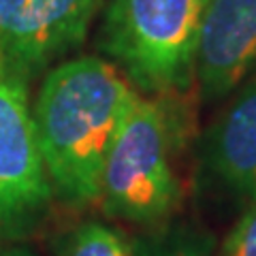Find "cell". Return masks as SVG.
Instances as JSON below:
<instances>
[{"label": "cell", "instance_id": "cell-1", "mask_svg": "<svg viewBox=\"0 0 256 256\" xmlns=\"http://www.w3.org/2000/svg\"><path fill=\"white\" fill-rule=\"evenodd\" d=\"M137 90L111 62L68 58L47 70L32 118L52 190L70 205L100 201V175Z\"/></svg>", "mask_w": 256, "mask_h": 256}, {"label": "cell", "instance_id": "cell-2", "mask_svg": "<svg viewBox=\"0 0 256 256\" xmlns=\"http://www.w3.org/2000/svg\"><path fill=\"white\" fill-rule=\"evenodd\" d=\"M207 0H109L105 50L148 94L182 92L194 82Z\"/></svg>", "mask_w": 256, "mask_h": 256}, {"label": "cell", "instance_id": "cell-3", "mask_svg": "<svg viewBox=\"0 0 256 256\" xmlns=\"http://www.w3.org/2000/svg\"><path fill=\"white\" fill-rule=\"evenodd\" d=\"M180 198L164 114L137 92L102 164L100 203L114 218L156 224L178 210Z\"/></svg>", "mask_w": 256, "mask_h": 256}, {"label": "cell", "instance_id": "cell-4", "mask_svg": "<svg viewBox=\"0 0 256 256\" xmlns=\"http://www.w3.org/2000/svg\"><path fill=\"white\" fill-rule=\"evenodd\" d=\"M105 0H0V70L28 82L84 43Z\"/></svg>", "mask_w": 256, "mask_h": 256}, {"label": "cell", "instance_id": "cell-5", "mask_svg": "<svg viewBox=\"0 0 256 256\" xmlns=\"http://www.w3.org/2000/svg\"><path fill=\"white\" fill-rule=\"evenodd\" d=\"M26 84L0 70V228L34 220L54 194Z\"/></svg>", "mask_w": 256, "mask_h": 256}, {"label": "cell", "instance_id": "cell-6", "mask_svg": "<svg viewBox=\"0 0 256 256\" xmlns=\"http://www.w3.org/2000/svg\"><path fill=\"white\" fill-rule=\"evenodd\" d=\"M256 70V0H207L194 79L203 100L230 96Z\"/></svg>", "mask_w": 256, "mask_h": 256}, {"label": "cell", "instance_id": "cell-7", "mask_svg": "<svg viewBox=\"0 0 256 256\" xmlns=\"http://www.w3.org/2000/svg\"><path fill=\"white\" fill-rule=\"evenodd\" d=\"M233 98L207 134L214 175L248 205L256 203V70L230 94Z\"/></svg>", "mask_w": 256, "mask_h": 256}, {"label": "cell", "instance_id": "cell-8", "mask_svg": "<svg viewBox=\"0 0 256 256\" xmlns=\"http://www.w3.org/2000/svg\"><path fill=\"white\" fill-rule=\"evenodd\" d=\"M60 256H134L126 237L102 222H84L64 237Z\"/></svg>", "mask_w": 256, "mask_h": 256}, {"label": "cell", "instance_id": "cell-9", "mask_svg": "<svg viewBox=\"0 0 256 256\" xmlns=\"http://www.w3.org/2000/svg\"><path fill=\"white\" fill-rule=\"evenodd\" d=\"M214 242L210 235L198 230H175L169 237H164L150 256H212Z\"/></svg>", "mask_w": 256, "mask_h": 256}, {"label": "cell", "instance_id": "cell-10", "mask_svg": "<svg viewBox=\"0 0 256 256\" xmlns=\"http://www.w3.org/2000/svg\"><path fill=\"white\" fill-rule=\"evenodd\" d=\"M220 256H256V203L250 205L224 239Z\"/></svg>", "mask_w": 256, "mask_h": 256}, {"label": "cell", "instance_id": "cell-11", "mask_svg": "<svg viewBox=\"0 0 256 256\" xmlns=\"http://www.w3.org/2000/svg\"><path fill=\"white\" fill-rule=\"evenodd\" d=\"M0 256H30L22 248H0Z\"/></svg>", "mask_w": 256, "mask_h": 256}]
</instances>
